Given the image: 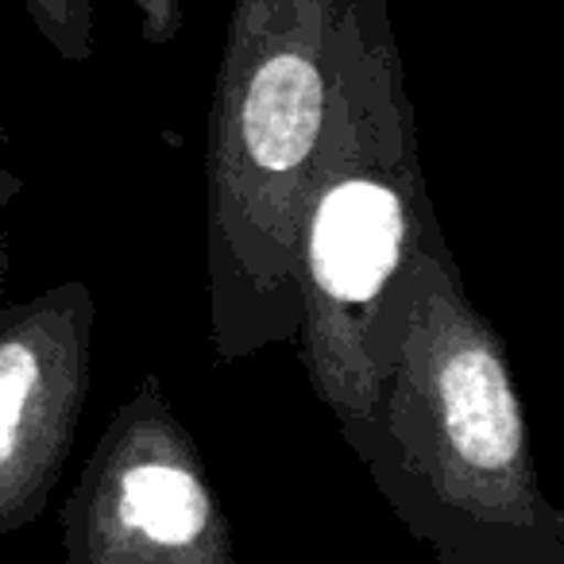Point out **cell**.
Returning a JSON list of instances; mask_svg holds the SVG:
<instances>
[{"mask_svg": "<svg viewBox=\"0 0 564 564\" xmlns=\"http://www.w3.org/2000/svg\"><path fill=\"white\" fill-rule=\"evenodd\" d=\"M348 448L441 564H564L507 340L471 306L445 232L387 302L383 379Z\"/></svg>", "mask_w": 564, "mask_h": 564, "instance_id": "6da1fadb", "label": "cell"}, {"mask_svg": "<svg viewBox=\"0 0 564 564\" xmlns=\"http://www.w3.org/2000/svg\"><path fill=\"white\" fill-rule=\"evenodd\" d=\"M437 232L391 0H333L322 140L299 213V352L345 441L383 379L387 302Z\"/></svg>", "mask_w": 564, "mask_h": 564, "instance_id": "7a4b0ae2", "label": "cell"}, {"mask_svg": "<svg viewBox=\"0 0 564 564\" xmlns=\"http://www.w3.org/2000/svg\"><path fill=\"white\" fill-rule=\"evenodd\" d=\"M329 20L333 0H232L205 143L209 340L225 364L299 348V213Z\"/></svg>", "mask_w": 564, "mask_h": 564, "instance_id": "3957f363", "label": "cell"}, {"mask_svg": "<svg viewBox=\"0 0 564 564\" xmlns=\"http://www.w3.org/2000/svg\"><path fill=\"white\" fill-rule=\"evenodd\" d=\"M70 564H232V525L159 376L112 414L63 510Z\"/></svg>", "mask_w": 564, "mask_h": 564, "instance_id": "277c9868", "label": "cell"}, {"mask_svg": "<svg viewBox=\"0 0 564 564\" xmlns=\"http://www.w3.org/2000/svg\"><path fill=\"white\" fill-rule=\"evenodd\" d=\"M97 299L66 279L0 310V533L47 510L89 394Z\"/></svg>", "mask_w": 564, "mask_h": 564, "instance_id": "5b68a950", "label": "cell"}, {"mask_svg": "<svg viewBox=\"0 0 564 564\" xmlns=\"http://www.w3.org/2000/svg\"><path fill=\"white\" fill-rule=\"evenodd\" d=\"M40 40L66 63L94 58V0H20Z\"/></svg>", "mask_w": 564, "mask_h": 564, "instance_id": "8992f818", "label": "cell"}, {"mask_svg": "<svg viewBox=\"0 0 564 564\" xmlns=\"http://www.w3.org/2000/svg\"><path fill=\"white\" fill-rule=\"evenodd\" d=\"M20 189H24V178H20V171L9 159V128L0 124V220L17 205ZM9 271H12V240H9V228L0 225V291L9 282Z\"/></svg>", "mask_w": 564, "mask_h": 564, "instance_id": "52a82bcc", "label": "cell"}, {"mask_svg": "<svg viewBox=\"0 0 564 564\" xmlns=\"http://www.w3.org/2000/svg\"><path fill=\"white\" fill-rule=\"evenodd\" d=\"M135 9H140L143 40H148L151 47H163V43L178 40V32H182L178 0H135Z\"/></svg>", "mask_w": 564, "mask_h": 564, "instance_id": "ba28073f", "label": "cell"}]
</instances>
